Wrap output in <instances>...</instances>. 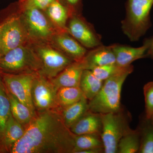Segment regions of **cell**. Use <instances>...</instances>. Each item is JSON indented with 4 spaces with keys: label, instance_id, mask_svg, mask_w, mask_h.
I'll return each instance as SVG.
<instances>
[{
    "label": "cell",
    "instance_id": "ba28073f",
    "mask_svg": "<svg viewBox=\"0 0 153 153\" xmlns=\"http://www.w3.org/2000/svg\"><path fill=\"white\" fill-rule=\"evenodd\" d=\"M58 89L49 79L38 73L33 81L32 97L36 113L49 110L61 111L57 99Z\"/></svg>",
    "mask_w": 153,
    "mask_h": 153
},
{
    "label": "cell",
    "instance_id": "603a6c76",
    "mask_svg": "<svg viewBox=\"0 0 153 153\" xmlns=\"http://www.w3.org/2000/svg\"><path fill=\"white\" fill-rule=\"evenodd\" d=\"M101 148L103 149V146L100 135L86 134L75 135L73 153H79L86 150Z\"/></svg>",
    "mask_w": 153,
    "mask_h": 153
},
{
    "label": "cell",
    "instance_id": "277c9868",
    "mask_svg": "<svg viewBox=\"0 0 153 153\" xmlns=\"http://www.w3.org/2000/svg\"><path fill=\"white\" fill-rule=\"evenodd\" d=\"M0 69L12 74L40 73L41 64L37 54L28 43L1 56Z\"/></svg>",
    "mask_w": 153,
    "mask_h": 153
},
{
    "label": "cell",
    "instance_id": "d6986e66",
    "mask_svg": "<svg viewBox=\"0 0 153 153\" xmlns=\"http://www.w3.org/2000/svg\"><path fill=\"white\" fill-rule=\"evenodd\" d=\"M88 111V100L85 97L74 104L61 110L64 123L70 128Z\"/></svg>",
    "mask_w": 153,
    "mask_h": 153
},
{
    "label": "cell",
    "instance_id": "ffe728a7",
    "mask_svg": "<svg viewBox=\"0 0 153 153\" xmlns=\"http://www.w3.org/2000/svg\"><path fill=\"white\" fill-rule=\"evenodd\" d=\"M7 91L10 103L11 113L16 120L26 127L37 114L33 112L7 89Z\"/></svg>",
    "mask_w": 153,
    "mask_h": 153
},
{
    "label": "cell",
    "instance_id": "7c38bea8",
    "mask_svg": "<svg viewBox=\"0 0 153 153\" xmlns=\"http://www.w3.org/2000/svg\"><path fill=\"white\" fill-rule=\"evenodd\" d=\"M49 43L74 61L82 60L88 52L86 48L66 31L55 33Z\"/></svg>",
    "mask_w": 153,
    "mask_h": 153
},
{
    "label": "cell",
    "instance_id": "52a82bcc",
    "mask_svg": "<svg viewBox=\"0 0 153 153\" xmlns=\"http://www.w3.org/2000/svg\"><path fill=\"white\" fill-rule=\"evenodd\" d=\"M101 115V133L104 152L117 153L118 145L122 137L129 129L126 120L120 111Z\"/></svg>",
    "mask_w": 153,
    "mask_h": 153
},
{
    "label": "cell",
    "instance_id": "d4e9b609",
    "mask_svg": "<svg viewBox=\"0 0 153 153\" xmlns=\"http://www.w3.org/2000/svg\"><path fill=\"white\" fill-rule=\"evenodd\" d=\"M11 114L10 103L7 89L0 75V141Z\"/></svg>",
    "mask_w": 153,
    "mask_h": 153
},
{
    "label": "cell",
    "instance_id": "30bf717a",
    "mask_svg": "<svg viewBox=\"0 0 153 153\" xmlns=\"http://www.w3.org/2000/svg\"><path fill=\"white\" fill-rule=\"evenodd\" d=\"M37 74L4 73L1 76L6 89L36 114L37 113L32 100V88Z\"/></svg>",
    "mask_w": 153,
    "mask_h": 153
},
{
    "label": "cell",
    "instance_id": "4dcf8cb0",
    "mask_svg": "<svg viewBox=\"0 0 153 153\" xmlns=\"http://www.w3.org/2000/svg\"><path fill=\"white\" fill-rule=\"evenodd\" d=\"M147 57L153 59V36L151 38V44L147 52Z\"/></svg>",
    "mask_w": 153,
    "mask_h": 153
},
{
    "label": "cell",
    "instance_id": "8992f818",
    "mask_svg": "<svg viewBox=\"0 0 153 153\" xmlns=\"http://www.w3.org/2000/svg\"><path fill=\"white\" fill-rule=\"evenodd\" d=\"M29 44L40 60L39 74L51 79L70 65L73 60L47 42H30Z\"/></svg>",
    "mask_w": 153,
    "mask_h": 153
},
{
    "label": "cell",
    "instance_id": "4fadbf2b",
    "mask_svg": "<svg viewBox=\"0 0 153 153\" xmlns=\"http://www.w3.org/2000/svg\"><path fill=\"white\" fill-rule=\"evenodd\" d=\"M151 44V38H146L142 46L133 47L120 44L111 45L116 59V64L121 67L131 65L135 60L147 57V52Z\"/></svg>",
    "mask_w": 153,
    "mask_h": 153
},
{
    "label": "cell",
    "instance_id": "9a60e30c",
    "mask_svg": "<svg viewBox=\"0 0 153 153\" xmlns=\"http://www.w3.org/2000/svg\"><path fill=\"white\" fill-rule=\"evenodd\" d=\"M84 67L81 60L74 61L51 79L57 89L61 88L79 87Z\"/></svg>",
    "mask_w": 153,
    "mask_h": 153
},
{
    "label": "cell",
    "instance_id": "e0dca14e",
    "mask_svg": "<svg viewBox=\"0 0 153 153\" xmlns=\"http://www.w3.org/2000/svg\"><path fill=\"white\" fill-rule=\"evenodd\" d=\"M102 128L101 115L88 110L70 129L76 135L86 134L100 135Z\"/></svg>",
    "mask_w": 153,
    "mask_h": 153
},
{
    "label": "cell",
    "instance_id": "f1b7e54d",
    "mask_svg": "<svg viewBox=\"0 0 153 153\" xmlns=\"http://www.w3.org/2000/svg\"><path fill=\"white\" fill-rule=\"evenodd\" d=\"M54 0H23L21 7H30L44 11Z\"/></svg>",
    "mask_w": 153,
    "mask_h": 153
},
{
    "label": "cell",
    "instance_id": "44dd1931",
    "mask_svg": "<svg viewBox=\"0 0 153 153\" xmlns=\"http://www.w3.org/2000/svg\"><path fill=\"white\" fill-rule=\"evenodd\" d=\"M103 81L96 77L91 70H83L79 87L88 100H91L101 89Z\"/></svg>",
    "mask_w": 153,
    "mask_h": 153
},
{
    "label": "cell",
    "instance_id": "9c48e42d",
    "mask_svg": "<svg viewBox=\"0 0 153 153\" xmlns=\"http://www.w3.org/2000/svg\"><path fill=\"white\" fill-rule=\"evenodd\" d=\"M30 43L27 30L19 15L7 20L0 29V55Z\"/></svg>",
    "mask_w": 153,
    "mask_h": 153
},
{
    "label": "cell",
    "instance_id": "5b68a950",
    "mask_svg": "<svg viewBox=\"0 0 153 153\" xmlns=\"http://www.w3.org/2000/svg\"><path fill=\"white\" fill-rule=\"evenodd\" d=\"M19 16L25 25L30 42L49 43L59 32L53 26L44 11L33 7H21Z\"/></svg>",
    "mask_w": 153,
    "mask_h": 153
},
{
    "label": "cell",
    "instance_id": "d6a6232c",
    "mask_svg": "<svg viewBox=\"0 0 153 153\" xmlns=\"http://www.w3.org/2000/svg\"><path fill=\"white\" fill-rule=\"evenodd\" d=\"M1 26H0V29H1Z\"/></svg>",
    "mask_w": 153,
    "mask_h": 153
},
{
    "label": "cell",
    "instance_id": "7a4b0ae2",
    "mask_svg": "<svg viewBox=\"0 0 153 153\" xmlns=\"http://www.w3.org/2000/svg\"><path fill=\"white\" fill-rule=\"evenodd\" d=\"M133 70V66L130 65L121 72L104 80L98 93L88 101V110L99 114L119 111L123 85Z\"/></svg>",
    "mask_w": 153,
    "mask_h": 153
},
{
    "label": "cell",
    "instance_id": "484cf974",
    "mask_svg": "<svg viewBox=\"0 0 153 153\" xmlns=\"http://www.w3.org/2000/svg\"><path fill=\"white\" fill-rule=\"evenodd\" d=\"M144 121L139 129L140 143L138 152L153 153V123L151 119L146 117Z\"/></svg>",
    "mask_w": 153,
    "mask_h": 153
},
{
    "label": "cell",
    "instance_id": "4316f807",
    "mask_svg": "<svg viewBox=\"0 0 153 153\" xmlns=\"http://www.w3.org/2000/svg\"><path fill=\"white\" fill-rule=\"evenodd\" d=\"M126 67H121L118 66L115 63L98 66L93 68L91 71L97 78L102 81H104L110 77L121 72Z\"/></svg>",
    "mask_w": 153,
    "mask_h": 153
},
{
    "label": "cell",
    "instance_id": "8fae6325",
    "mask_svg": "<svg viewBox=\"0 0 153 153\" xmlns=\"http://www.w3.org/2000/svg\"><path fill=\"white\" fill-rule=\"evenodd\" d=\"M66 31L87 49H91L102 45L101 36L93 25L79 14H73L69 17Z\"/></svg>",
    "mask_w": 153,
    "mask_h": 153
},
{
    "label": "cell",
    "instance_id": "f546056e",
    "mask_svg": "<svg viewBox=\"0 0 153 153\" xmlns=\"http://www.w3.org/2000/svg\"><path fill=\"white\" fill-rule=\"evenodd\" d=\"M72 14H79L81 0H63Z\"/></svg>",
    "mask_w": 153,
    "mask_h": 153
},
{
    "label": "cell",
    "instance_id": "3957f363",
    "mask_svg": "<svg viewBox=\"0 0 153 153\" xmlns=\"http://www.w3.org/2000/svg\"><path fill=\"white\" fill-rule=\"evenodd\" d=\"M153 0H127L126 14L121 22L124 34L131 42H136L151 27L150 12Z\"/></svg>",
    "mask_w": 153,
    "mask_h": 153
},
{
    "label": "cell",
    "instance_id": "cb8c5ba5",
    "mask_svg": "<svg viewBox=\"0 0 153 153\" xmlns=\"http://www.w3.org/2000/svg\"><path fill=\"white\" fill-rule=\"evenodd\" d=\"M84 97L79 87L61 88L57 90V102L61 111L79 101Z\"/></svg>",
    "mask_w": 153,
    "mask_h": 153
},
{
    "label": "cell",
    "instance_id": "1f68e13d",
    "mask_svg": "<svg viewBox=\"0 0 153 153\" xmlns=\"http://www.w3.org/2000/svg\"><path fill=\"white\" fill-rule=\"evenodd\" d=\"M150 119L151 121H152V123H153V115L152 116V117H151Z\"/></svg>",
    "mask_w": 153,
    "mask_h": 153
},
{
    "label": "cell",
    "instance_id": "83f0119b",
    "mask_svg": "<svg viewBox=\"0 0 153 153\" xmlns=\"http://www.w3.org/2000/svg\"><path fill=\"white\" fill-rule=\"evenodd\" d=\"M146 117L150 119L153 114V81L145 84L143 87Z\"/></svg>",
    "mask_w": 153,
    "mask_h": 153
},
{
    "label": "cell",
    "instance_id": "836d02e7",
    "mask_svg": "<svg viewBox=\"0 0 153 153\" xmlns=\"http://www.w3.org/2000/svg\"><path fill=\"white\" fill-rule=\"evenodd\" d=\"M0 57H1V55H0Z\"/></svg>",
    "mask_w": 153,
    "mask_h": 153
},
{
    "label": "cell",
    "instance_id": "7402d4cb",
    "mask_svg": "<svg viewBox=\"0 0 153 153\" xmlns=\"http://www.w3.org/2000/svg\"><path fill=\"white\" fill-rule=\"evenodd\" d=\"M140 143L139 130L129 129L122 137L118 145L117 153L138 152Z\"/></svg>",
    "mask_w": 153,
    "mask_h": 153
},
{
    "label": "cell",
    "instance_id": "2e32d148",
    "mask_svg": "<svg viewBox=\"0 0 153 153\" xmlns=\"http://www.w3.org/2000/svg\"><path fill=\"white\" fill-rule=\"evenodd\" d=\"M44 12L58 31H66L67 22L72 14L64 2L54 0Z\"/></svg>",
    "mask_w": 153,
    "mask_h": 153
},
{
    "label": "cell",
    "instance_id": "6da1fadb",
    "mask_svg": "<svg viewBox=\"0 0 153 153\" xmlns=\"http://www.w3.org/2000/svg\"><path fill=\"white\" fill-rule=\"evenodd\" d=\"M75 135L63 121L61 111L37 114L23 137L13 145L11 153H73Z\"/></svg>",
    "mask_w": 153,
    "mask_h": 153
},
{
    "label": "cell",
    "instance_id": "5bb4252c",
    "mask_svg": "<svg viewBox=\"0 0 153 153\" xmlns=\"http://www.w3.org/2000/svg\"><path fill=\"white\" fill-rule=\"evenodd\" d=\"M81 60L84 70H91L98 66L116 63L111 45L105 46L102 45L90 49Z\"/></svg>",
    "mask_w": 153,
    "mask_h": 153
},
{
    "label": "cell",
    "instance_id": "ac0fdd59",
    "mask_svg": "<svg viewBox=\"0 0 153 153\" xmlns=\"http://www.w3.org/2000/svg\"><path fill=\"white\" fill-rule=\"evenodd\" d=\"M25 129L26 127L16 120L11 113L0 141L4 148L10 151L13 145L24 135Z\"/></svg>",
    "mask_w": 153,
    "mask_h": 153
}]
</instances>
